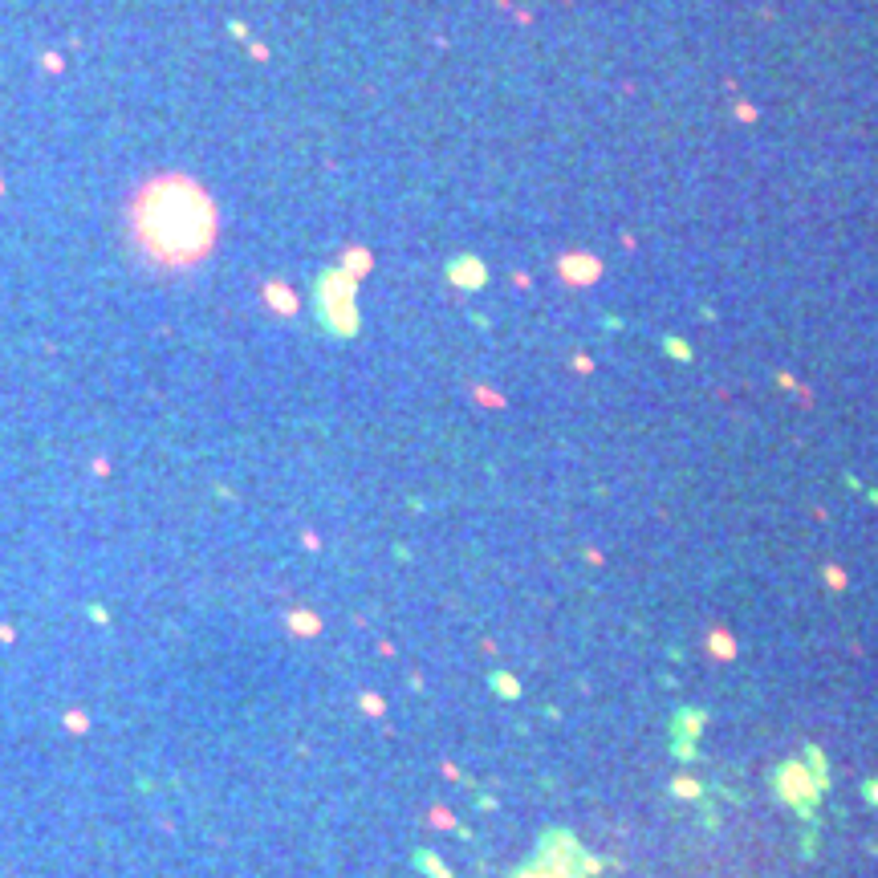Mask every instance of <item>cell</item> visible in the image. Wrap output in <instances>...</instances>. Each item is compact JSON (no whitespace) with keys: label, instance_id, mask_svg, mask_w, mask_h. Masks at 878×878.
Wrapping results in <instances>:
<instances>
[{"label":"cell","instance_id":"1","mask_svg":"<svg viewBox=\"0 0 878 878\" xmlns=\"http://www.w3.org/2000/svg\"><path fill=\"white\" fill-rule=\"evenodd\" d=\"M708 647H712V655H715V659H732V655H736V643H732V634H728V631H720V626L712 631Z\"/></svg>","mask_w":878,"mask_h":878},{"label":"cell","instance_id":"2","mask_svg":"<svg viewBox=\"0 0 878 878\" xmlns=\"http://www.w3.org/2000/svg\"><path fill=\"white\" fill-rule=\"evenodd\" d=\"M675 793H679V797H696V793H699V785H696L691 777H675Z\"/></svg>","mask_w":878,"mask_h":878},{"label":"cell","instance_id":"3","mask_svg":"<svg viewBox=\"0 0 878 878\" xmlns=\"http://www.w3.org/2000/svg\"><path fill=\"white\" fill-rule=\"evenodd\" d=\"M431 826H439V829H452L455 826V817L447 809H431Z\"/></svg>","mask_w":878,"mask_h":878},{"label":"cell","instance_id":"4","mask_svg":"<svg viewBox=\"0 0 878 878\" xmlns=\"http://www.w3.org/2000/svg\"><path fill=\"white\" fill-rule=\"evenodd\" d=\"M362 708H366V712H370V715H382V712H387V708H382V699H378V696H362Z\"/></svg>","mask_w":878,"mask_h":878}]
</instances>
